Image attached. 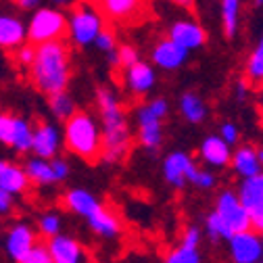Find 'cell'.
<instances>
[{
  "mask_svg": "<svg viewBox=\"0 0 263 263\" xmlns=\"http://www.w3.org/2000/svg\"><path fill=\"white\" fill-rule=\"evenodd\" d=\"M21 263H54V259H52V255H50L48 245L38 242L34 249H31V251L23 257Z\"/></svg>",
  "mask_w": 263,
  "mask_h": 263,
  "instance_id": "e575fe53",
  "label": "cell"
},
{
  "mask_svg": "<svg viewBox=\"0 0 263 263\" xmlns=\"http://www.w3.org/2000/svg\"><path fill=\"white\" fill-rule=\"evenodd\" d=\"M50 165H52V172H54V178H57V182H65L69 178V174H71V167H69V163L65 161V159H61V157H54V159H50Z\"/></svg>",
  "mask_w": 263,
  "mask_h": 263,
  "instance_id": "f35d334b",
  "label": "cell"
},
{
  "mask_svg": "<svg viewBox=\"0 0 263 263\" xmlns=\"http://www.w3.org/2000/svg\"><path fill=\"white\" fill-rule=\"evenodd\" d=\"M63 132L50 123V121H40L34 127V144H31V153L34 157L42 159H54L59 157L61 144H63Z\"/></svg>",
  "mask_w": 263,
  "mask_h": 263,
  "instance_id": "2e32d148",
  "label": "cell"
},
{
  "mask_svg": "<svg viewBox=\"0 0 263 263\" xmlns=\"http://www.w3.org/2000/svg\"><path fill=\"white\" fill-rule=\"evenodd\" d=\"M65 207H67L71 213L80 215L82 219H88V217H92L98 209L103 207V203L98 201L90 190L71 188L67 194H65Z\"/></svg>",
  "mask_w": 263,
  "mask_h": 263,
  "instance_id": "603a6c76",
  "label": "cell"
},
{
  "mask_svg": "<svg viewBox=\"0 0 263 263\" xmlns=\"http://www.w3.org/2000/svg\"><path fill=\"white\" fill-rule=\"evenodd\" d=\"M234 96H236V101H238V103H247L249 98L253 96V86H251L245 78L238 80L236 86H234Z\"/></svg>",
  "mask_w": 263,
  "mask_h": 263,
  "instance_id": "60d3db41",
  "label": "cell"
},
{
  "mask_svg": "<svg viewBox=\"0 0 263 263\" xmlns=\"http://www.w3.org/2000/svg\"><path fill=\"white\" fill-rule=\"evenodd\" d=\"M251 3V9H255V11H263V0H249Z\"/></svg>",
  "mask_w": 263,
  "mask_h": 263,
  "instance_id": "c3c4849f",
  "label": "cell"
},
{
  "mask_svg": "<svg viewBox=\"0 0 263 263\" xmlns=\"http://www.w3.org/2000/svg\"><path fill=\"white\" fill-rule=\"evenodd\" d=\"M230 170H232L234 176L240 178V180H249V178L261 174L263 165H261V159H259V148L253 146V144L234 146L232 161H230Z\"/></svg>",
  "mask_w": 263,
  "mask_h": 263,
  "instance_id": "ffe728a7",
  "label": "cell"
},
{
  "mask_svg": "<svg viewBox=\"0 0 263 263\" xmlns=\"http://www.w3.org/2000/svg\"><path fill=\"white\" fill-rule=\"evenodd\" d=\"M242 78L253 88H261L263 86V54L257 52L255 48L247 54V59L242 63Z\"/></svg>",
  "mask_w": 263,
  "mask_h": 263,
  "instance_id": "f1b7e54d",
  "label": "cell"
},
{
  "mask_svg": "<svg viewBox=\"0 0 263 263\" xmlns=\"http://www.w3.org/2000/svg\"><path fill=\"white\" fill-rule=\"evenodd\" d=\"M63 140L69 153L76 157L96 163L103 155V127L96 121V117L88 111H78L73 117L65 121Z\"/></svg>",
  "mask_w": 263,
  "mask_h": 263,
  "instance_id": "277c9868",
  "label": "cell"
},
{
  "mask_svg": "<svg viewBox=\"0 0 263 263\" xmlns=\"http://www.w3.org/2000/svg\"><path fill=\"white\" fill-rule=\"evenodd\" d=\"M61 228H63V219L57 211H46L38 219V232L46 238H52V236L61 234Z\"/></svg>",
  "mask_w": 263,
  "mask_h": 263,
  "instance_id": "4dcf8cb0",
  "label": "cell"
},
{
  "mask_svg": "<svg viewBox=\"0 0 263 263\" xmlns=\"http://www.w3.org/2000/svg\"><path fill=\"white\" fill-rule=\"evenodd\" d=\"M96 109L101 115V127H103V155L101 161L105 163H119L127 151H129V123L127 115L121 107L119 96L109 86L96 88Z\"/></svg>",
  "mask_w": 263,
  "mask_h": 263,
  "instance_id": "6da1fadb",
  "label": "cell"
},
{
  "mask_svg": "<svg viewBox=\"0 0 263 263\" xmlns=\"http://www.w3.org/2000/svg\"><path fill=\"white\" fill-rule=\"evenodd\" d=\"M228 255L232 263H261L263 261V234L257 230H245L228 240Z\"/></svg>",
  "mask_w": 263,
  "mask_h": 263,
  "instance_id": "ba28073f",
  "label": "cell"
},
{
  "mask_svg": "<svg viewBox=\"0 0 263 263\" xmlns=\"http://www.w3.org/2000/svg\"><path fill=\"white\" fill-rule=\"evenodd\" d=\"M13 194L0 188V215H9L13 211Z\"/></svg>",
  "mask_w": 263,
  "mask_h": 263,
  "instance_id": "b9f144b4",
  "label": "cell"
},
{
  "mask_svg": "<svg viewBox=\"0 0 263 263\" xmlns=\"http://www.w3.org/2000/svg\"><path fill=\"white\" fill-rule=\"evenodd\" d=\"M201 240H203V230L199 226H188L178 247L163 259V263H203Z\"/></svg>",
  "mask_w": 263,
  "mask_h": 263,
  "instance_id": "4fadbf2b",
  "label": "cell"
},
{
  "mask_svg": "<svg viewBox=\"0 0 263 263\" xmlns=\"http://www.w3.org/2000/svg\"><path fill=\"white\" fill-rule=\"evenodd\" d=\"M167 38H172L176 44H180L182 48L192 52V50H199L207 44V31L194 19H176L167 27Z\"/></svg>",
  "mask_w": 263,
  "mask_h": 263,
  "instance_id": "30bf717a",
  "label": "cell"
},
{
  "mask_svg": "<svg viewBox=\"0 0 263 263\" xmlns=\"http://www.w3.org/2000/svg\"><path fill=\"white\" fill-rule=\"evenodd\" d=\"M36 48L38 46H34V44H23L21 48H17V63L29 69L36 61Z\"/></svg>",
  "mask_w": 263,
  "mask_h": 263,
  "instance_id": "74e56055",
  "label": "cell"
},
{
  "mask_svg": "<svg viewBox=\"0 0 263 263\" xmlns=\"http://www.w3.org/2000/svg\"><path fill=\"white\" fill-rule=\"evenodd\" d=\"M234 146H230L219 134H209L199 144V159L211 170H226L232 161Z\"/></svg>",
  "mask_w": 263,
  "mask_h": 263,
  "instance_id": "9a60e30c",
  "label": "cell"
},
{
  "mask_svg": "<svg viewBox=\"0 0 263 263\" xmlns=\"http://www.w3.org/2000/svg\"><path fill=\"white\" fill-rule=\"evenodd\" d=\"M217 134L230 144V146H238L240 144V127L234 121H221L217 127Z\"/></svg>",
  "mask_w": 263,
  "mask_h": 263,
  "instance_id": "836d02e7",
  "label": "cell"
},
{
  "mask_svg": "<svg viewBox=\"0 0 263 263\" xmlns=\"http://www.w3.org/2000/svg\"><path fill=\"white\" fill-rule=\"evenodd\" d=\"M117 57H119V67H123V69L132 67V65H136L140 61L138 50L134 46H129V44H121L117 48Z\"/></svg>",
  "mask_w": 263,
  "mask_h": 263,
  "instance_id": "8d00e7d4",
  "label": "cell"
},
{
  "mask_svg": "<svg viewBox=\"0 0 263 263\" xmlns=\"http://www.w3.org/2000/svg\"><path fill=\"white\" fill-rule=\"evenodd\" d=\"M178 109H180L182 119L186 123H190V125H201L209 117L207 101H205V98L199 92H192V90L182 92L180 101H178Z\"/></svg>",
  "mask_w": 263,
  "mask_h": 263,
  "instance_id": "44dd1931",
  "label": "cell"
},
{
  "mask_svg": "<svg viewBox=\"0 0 263 263\" xmlns=\"http://www.w3.org/2000/svg\"><path fill=\"white\" fill-rule=\"evenodd\" d=\"M194 188H199V190H213L217 186V176H215V170L211 167H199L190 182Z\"/></svg>",
  "mask_w": 263,
  "mask_h": 263,
  "instance_id": "d6a6232c",
  "label": "cell"
},
{
  "mask_svg": "<svg viewBox=\"0 0 263 263\" xmlns=\"http://www.w3.org/2000/svg\"><path fill=\"white\" fill-rule=\"evenodd\" d=\"M94 46H96V50H101V52H105V54H109V52H113V50L119 48V46H117V38H115V34H113L111 29H107V27L101 31V34H98Z\"/></svg>",
  "mask_w": 263,
  "mask_h": 263,
  "instance_id": "d590c367",
  "label": "cell"
},
{
  "mask_svg": "<svg viewBox=\"0 0 263 263\" xmlns=\"http://www.w3.org/2000/svg\"><path fill=\"white\" fill-rule=\"evenodd\" d=\"M29 78L42 94L50 96L63 92L71 80V54L61 40L40 44L36 48V61L29 67Z\"/></svg>",
  "mask_w": 263,
  "mask_h": 263,
  "instance_id": "7a4b0ae2",
  "label": "cell"
},
{
  "mask_svg": "<svg viewBox=\"0 0 263 263\" xmlns=\"http://www.w3.org/2000/svg\"><path fill=\"white\" fill-rule=\"evenodd\" d=\"M146 107H148L157 117H161V119H165V117L170 115V103H167L163 96H157V98H153V101H148Z\"/></svg>",
  "mask_w": 263,
  "mask_h": 263,
  "instance_id": "ab89813d",
  "label": "cell"
},
{
  "mask_svg": "<svg viewBox=\"0 0 263 263\" xmlns=\"http://www.w3.org/2000/svg\"><path fill=\"white\" fill-rule=\"evenodd\" d=\"M86 223L90 226L92 232L96 236H101V238H117L119 232H121V223H119L117 215L111 209H107L105 205L98 209L92 217H88Z\"/></svg>",
  "mask_w": 263,
  "mask_h": 263,
  "instance_id": "484cf974",
  "label": "cell"
},
{
  "mask_svg": "<svg viewBox=\"0 0 263 263\" xmlns=\"http://www.w3.org/2000/svg\"><path fill=\"white\" fill-rule=\"evenodd\" d=\"M48 249L54 259V263H90V257L86 249L69 234H57L48 238Z\"/></svg>",
  "mask_w": 263,
  "mask_h": 263,
  "instance_id": "e0dca14e",
  "label": "cell"
},
{
  "mask_svg": "<svg viewBox=\"0 0 263 263\" xmlns=\"http://www.w3.org/2000/svg\"><path fill=\"white\" fill-rule=\"evenodd\" d=\"M31 144H34V125L27 119L17 117V129H15V138H13V148L17 153H29Z\"/></svg>",
  "mask_w": 263,
  "mask_h": 263,
  "instance_id": "f546056e",
  "label": "cell"
},
{
  "mask_svg": "<svg viewBox=\"0 0 263 263\" xmlns=\"http://www.w3.org/2000/svg\"><path fill=\"white\" fill-rule=\"evenodd\" d=\"M261 263H263V261H261Z\"/></svg>",
  "mask_w": 263,
  "mask_h": 263,
  "instance_id": "f907efd6",
  "label": "cell"
},
{
  "mask_svg": "<svg viewBox=\"0 0 263 263\" xmlns=\"http://www.w3.org/2000/svg\"><path fill=\"white\" fill-rule=\"evenodd\" d=\"M15 129H17V115L0 113V142L7 146H13Z\"/></svg>",
  "mask_w": 263,
  "mask_h": 263,
  "instance_id": "1f68e13d",
  "label": "cell"
},
{
  "mask_svg": "<svg viewBox=\"0 0 263 263\" xmlns=\"http://www.w3.org/2000/svg\"><path fill=\"white\" fill-rule=\"evenodd\" d=\"M50 3H52V5L59 9V7H69V5L73 3V0H50Z\"/></svg>",
  "mask_w": 263,
  "mask_h": 263,
  "instance_id": "7dc6e473",
  "label": "cell"
},
{
  "mask_svg": "<svg viewBox=\"0 0 263 263\" xmlns=\"http://www.w3.org/2000/svg\"><path fill=\"white\" fill-rule=\"evenodd\" d=\"M136 123H138V142L148 151L157 153L163 144V119L157 117L146 105L138 107L136 111Z\"/></svg>",
  "mask_w": 263,
  "mask_h": 263,
  "instance_id": "8fae6325",
  "label": "cell"
},
{
  "mask_svg": "<svg viewBox=\"0 0 263 263\" xmlns=\"http://www.w3.org/2000/svg\"><path fill=\"white\" fill-rule=\"evenodd\" d=\"M36 245H38L36 230L25 221H17L15 226H11V230L7 232V238H5V251H7L9 259H13L15 263H21L23 257Z\"/></svg>",
  "mask_w": 263,
  "mask_h": 263,
  "instance_id": "5bb4252c",
  "label": "cell"
},
{
  "mask_svg": "<svg viewBox=\"0 0 263 263\" xmlns=\"http://www.w3.org/2000/svg\"><path fill=\"white\" fill-rule=\"evenodd\" d=\"M259 159H261V165H263V146H259Z\"/></svg>",
  "mask_w": 263,
  "mask_h": 263,
  "instance_id": "681fc988",
  "label": "cell"
},
{
  "mask_svg": "<svg viewBox=\"0 0 263 263\" xmlns=\"http://www.w3.org/2000/svg\"><path fill=\"white\" fill-rule=\"evenodd\" d=\"M69 31V19L63 15L57 7H42L36 9L34 17L27 23V40L29 44L40 46L48 42H59L67 36Z\"/></svg>",
  "mask_w": 263,
  "mask_h": 263,
  "instance_id": "5b68a950",
  "label": "cell"
},
{
  "mask_svg": "<svg viewBox=\"0 0 263 263\" xmlns=\"http://www.w3.org/2000/svg\"><path fill=\"white\" fill-rule=\"evenodd\" d=\"M123 84L132 96H146L157 84V71L151 63L138 61L136 65H132V67L125 69Z\"/></svg>",
  "mask_w": 263,
  "mask_h": 263,
  "instance_id": "ac0fdd59",
  "label": "cell"
},
{
  "mask_svg": "<svg viewBox=\"0 0 263 263\" xmlns=\"http://www.w3.org/2000/svg\"><path fill=\"white\" fill-rule=\"evenodd\" d=\"M242 7L245 0H219V23L228 40L238 36L242 21Z\"/></svg>",
  "mask_w": 263,
  "mask_h": 263,
  "instance_id": "cb8c5ba5",
  "label": "cell"
},
{
  "mask_svg": "<svg viewBox=\"0 0 263 263\" xmlns=\"http://www.w3.org/2000/svg\"><path fill=\"white\" fill-rule=\"evenodd\" d=\"M27 40V27L19 17L0 15V48L17 50Z\"/></svg>",
  "mask_w": 263,
  "mask_h": 263,
  "instance_id": "7402d4cb",
  "label": "cell"
},
{
  "mask_svg": "<svg viewBox=\"0 0 263 263\" xmlns=\"http://www.w3.org/2000/svg\"><path fill=\"white\" fill-rule=\"evenodd\" d=\"M188 50L182 48L180 44H176L172 38H161L153 50H151V61L157 69L163 71H178L180 67L188 63Z\"/></svg>",
  "mask_w": 263,
  "mask_h": 263,
  "instance_id": "7c38bea8",
  "label": "cell"
},
{
  "mask_svg": "<svg viewBox=\"0 0 263 263\" xmlns=\"http://www.w3.org/2000/svg\"><path fill=\"white\" fill-rule=\"evenodd\" d=\"M96 7L115 23H132L144 11V0H96Z\"/></svg>",
  "mask_w": 263,
  "mask_h": 263,
  "instance_id": "d6986e66",
  "label": "cell"
},
{
  "mask_svg": "<svg viewBox=\"0 0 263 263\" xmlns=\"http://www.w3.org/2000/svg\"><path fill=\"white\" fill-rule=\"evenodd\" d=\"M29 184L31 182L25 167H19L7 159H0V188L11 194H21L27 190Z\"/></svg>",
  "mask_w": 263,
  "mask_h": 263,
  "instance_id": "d4e9b609",
  "label": "cell"
},
{
  "mask_svg": "<svg viewBox=\"0 0 263 263\" xmlns=\"http://www.w3.org/2000/svg\"><path fill=\"white\" fill-rule=\"evenodd\" d=\"M257 107H259V113L263 117V86L259 88V94H257Z\"/></svg>",
  "mask_w": 263,
  "mask_h": 263,
  "instance_id": "bcb514c9",
  "label": "cell"
},
{
  "mask_svg": "<svg viewBox=\"0 0 263 263\" xmlns=\"http://www.w3.org/2000/svg\"><path fill=\"white\" fill-rule=\"evenodd\" d=\"M67 19H69L67 36L80 48H86V46L94 44L98 34L105 29V15L96 7H92L90 3L76 5Z\"/></svg>",
  "mask_w": 263,
  "mask_h": 263,
  "instance_id": "8992f818",
  "label": "cell"
},
{
  "mask_svg": "<svg viewBox=\"0 0 263 263\" xmlns=\"http://www.w3.org/2000/svg\"><path fill=\"white\" fill-rule=\"evenodd\" d=\"M251 215L240 201L238 190L223 188L215 196V205L205 217V234L211 242L230 240L234 234L251 230Z\"/></svg>",
  "mask_w": 263,
  "mask_h": 263,
  "instance_id": "3957f363",
  "label": "cell"
},
{
  "mask_svg": "<svg viewBox=\"0 0 263 263\" xmlns=\"http://www.w3.org/2000/svg\"><path fill=\"white\" fill-rule=\"evenodd\" d=\"M25 172L29 176V182L36 184V186H50L57 184L52 165H50V159H42V157H31L25 163Z\"/></svg>",
  "mask_w": 263,
  "mask_h": 263,
  "instance_id": "4316f807",
  "label": "cell"
},
{
  "mask_svg": "<svg viewBox=\"0 0 263 263\" xmlns=\"http://www.w3.org/2000/svg\"><path fill=\"white\" fill-rule=\"evenodd\" d=\"M15 3H17V7L23 9V11H36L42 0H15Z\"/></svg>",
  "mask_w": 263,
  "mask_h": 263,
  "instance_id": "7bdbcfd3",
  "label": "cell"
},
{
  "mask_svg": "<svg viewBox=\"0 0 263 263\" xmlns=\"http://www.w3.org/2000/svg\"><path fill=\"white\" fill-rule=\"evenodd\" d=\"M48 109L59 121H67L69 117H73L78 113L71 94H67L65 90L63 92H54V94L48 96Z\"/></svg>",
  "mask_w": 263,
  "mask_h": 263,
  "instance_id": "83f0119b",
  "label": "cell"
},
{
  "mask_svg": "<svg viewBox=\"0 0 263 263\" xmlns=\"http://www.w3.org/2000/svg\"><path fill=\"white\" fill-rule=\"evenodd\" d=\"M196 170H199V165H196L194 157L184 153V151H174V153L165 155V159H163V167H161L163 180L176 190L186 188L192 182Z\"/></svg>",
  "mask_w": 263,
  "mask_h": 263,
  "instance_id": "52a82bcc",
  "label": "cell"
},
{
  "mask_svg": "<svg viewBox=\"0 0 263 263\" xmlns=\"http://www.w3.org/2000/svg\"><path fill=\"white\" fill-rule=\"evenodd\" d=\"M236 190H238L240 201L245 203V207L251 215L253 230L263 234V172L249 178V180H240Z\"/></svg>",
  "mask_w": 263,
  "mask_h": 263,
  "instance_id": "9c48e42d",
  "label": "cell"
},
{
  "mask_svg": "<svg viewBox=\"0 0 263 263\" xmlns=\"http://www.w3.org/2000/svg\"><path fill=\"white\" fill-rule=\"evenodd\" d=\"M257 52H261L263 54V29H261V34L257 36V42H255V46H253Z\"/></svg>",
  "mask_w": 263,
  "mask_h": 263,
  "instance_id": "f6af8a7d",
  "label": "cell"
},
{
  "mask_svg": "<svg viewBox=\"0 0 263 263\" xmlns=\"http://www.w3.org/2000/svg\"><path fill=\"white\" fill-rule=\"evenodd\" d=\"M170 3L176 5V7H180V9H192L194 0H170Z\"/></svg>",
  "mask_w": 263,
  "mask_h": 263,
  "instance_id": "ee69618b",
  "label": "cell"
}]
</instances>
